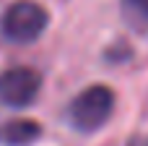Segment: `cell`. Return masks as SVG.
Returning <instances> with one entry per match:
<instances>
[{"mask_svg":"<svg viewBox=\"0 0 148 146\" xmlns=\"http://www.w3.org/2000/svg\"><path fill=\"white\" fill-rule=\"evenodd\" d=\"M112 112H114V91L104 84H94L68 104V123L78 133H94L104 128Z\"/></svg>","mask_w":148,"mask_h":146,"instance_id":"6da1fadb","label":"cell"},{"mask_svg":"<svg viewBox=\"0 0 148 146\" xmlns=\"http://www.w3.org/2000/svg\"><path fill=\"white\" fill-rule=\"evenodd\" d=\"M47 24L49 13L36 0H16L0 18V34L10 44H31L44 34Z\"/></svg>","mask_w":148,"mask_h":146,"instance_id":"7a4b0ae2","label":"cell"},{"mask_svg":"<svg viewBox=\"0 0 148 146\" xmlns=\"http://www.w3.org/2000/svg\"><path fill=\"white\" fill-rule=\"evenodd\" d=\"M42 89V76L39 71L29 65H13L0 73V104L3 107H29Z\"/></svg>","mask_w":148,"mask_h":146,"instance_id":"3957f363","label":"cell"},{"mask_svg":"<svg viewBox=\"0 0 148 146\" xmlns=\"http://www.w3.org/2000/svg\"><path fill=\"white\" fill-rule=\"evenodd\" d=\"M42 136V125L36 120H8L0 125V146H29Z\"/></svg>","mask_w":148,"mask_h":146,"instance_id":"277c9868","label":"cell"},{"mask_svg":"<svg viewBox=\"0 0 148 146\" xmlns=\"http://www.w3.org/2000/svg\"><path fill=\"white\" fill-rule=\"evenodd\" d=\"M120 13L127 26L138 31L148 29V0H120Z\"/></svg>","mask_w":148,"mask_h":146,"instance_id":"5b68a950","label":"cell"},{"mask_svg":"<svg viewBox=\"0 0 148 146\" xmlns=\"http://www.w3.org/2000/svg\"><path fill=\"white\" fill-rule=\"evenodd\" d=\"M127 146H148V136H133Z\"/></svg>","mask_w":148,"mask_h":146,"instance_id":"8992f818","label":"cell"}]
</instances>
